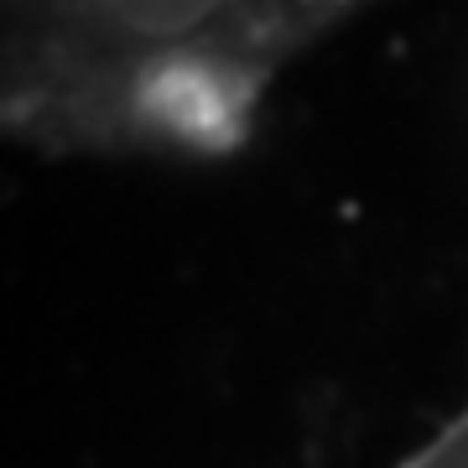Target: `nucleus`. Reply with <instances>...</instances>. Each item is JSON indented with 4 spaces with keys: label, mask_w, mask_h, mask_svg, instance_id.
<instances>
[{
    "label": "nucleus",
    "mask_w": 468,
    "mask_h": 468,
    "mask_svg": "<svg viewBox=\"0 0 468 468\" xmlns=\"http://www.w3.org/2000/svg\"><path fill=\"white\" fill-rule=\"evenodd\" d=\"M369 0H0V141L214 162Z\"/></svg>",
    "instance_id": "obj_1"
}]
</instances>
